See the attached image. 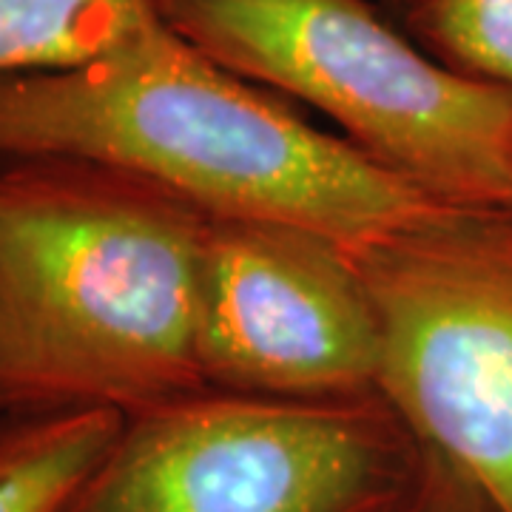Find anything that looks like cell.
Masks as SVG:
<instances>
[{"mask_svg":"<svg viewBox=\"0 0 512 512\" xmlns=\"http://www.w3.org/2000/svg\"><path fill=\"white\" fill-rule=\"evenodd\" d=\"M399 12L441 66L512 97V0H407Z\"/></svg>","mask_w":512,"mask_h":512,"instance_id":"cell-9","label":"cell"},{"mask_svg":"<svg viewBox=\"0 0 512 512\" xmlns=\"http://www.w3.org/2000/svg\"><path fill=\"white\" fill-rule=\"evenodd\" d=\"M160 26L163 0H0V77L72 69Z\"/></svg>","mask_w":512,"mask_h":512,"instance_id":"cell-8","label":"cell"},{"mask_svg":"<svg viewBox=\"0 0 512 512\" xmlns=\"http://www.w3.org/2000/svg\"><path fill=\"white\" fill-rule=\"evenodd\" d=\"M510 205H512V194H510Z\"/></svg>","mask_w":512,"mask_h":512,"instance_id":"cell-12","label":"cell"},{"mask_svg":"<svg viewBox=\"0 0 512 512\" xmlns=\"http://www.w3.org/2000/svg\"><path fill=\"white\" fill-rule=\"evenodd\" d=\"M382 333L345 245L279 222L211 220L200 370L211 390L291 399H379Z\"/></svg>","mask_w":512,"mask_h":512,"instance_id":"cell-6","label":"cell"},{"mask_svg":"<svg viewBox=\"0 0 512 512\" xmlns=\"http://www.w3.org/2000/svg\"><path fill=\"white\" fill-rule=\"evenodd\" d=\"M424 450V447H421ZM384 512H501L450 461L424 450L413 487Z\"/></svg>","mask_w":512,"mask_h":512,"instance_id":"cell-10","label":"cell"},{"mask_svg":"<svg viewBox=\"0 0 512 512\" xmlns=\"http://www.w3.org/2000/svg\"><path fill=\"white\" fill-rule=\"evenodd\" d=\"M424 450L382 399L197 390L128 416L66 512H384Z\"/></svg>","mask_w":512,"mask_h":512,"instance_id":"cell-4","label":"cell"},{"mask_svg":"<svg viewBox=\"0 0 512 512\" xmlns=\"http://www.w3.org/2000/svg\"><path fill=\"white\" fill-rule=\"evenodd\" d=\"M126 424L114 410L0 416V512H66Z\"/></svg>","mask_w":512,"mask_h":512,"instance_id":"cell-7","label":"cell"},{"mask_svg":"<svg viewBox=\"0 0 512 512\" xmlns=\"http://www.w3.org/2000/svg\"><path fill=\"white\" fill-rule=\"evenodd\" d=\"M384 3H387V6H396V9H402L407 0H384Z\"/></svg>","mask_w":512,"mask_h":512,"instance_id":"cell-11","label":"cell"},{"mask_svg":"<svg viewBox=\"0 0 512 512\" xmlns=\"http://www.w3.org/2000/svg\"><path fill=\"white\" fill-rule=\"evenodd\" d=\"M350 254L379 316V399L512 512V205L436 202Z\"/></svg>","mask_w":512,"mask_h":512,"instance_id":"cell-5","label":"cell"},{"mask_svg":"<svg viewBox=\"0 0 512 512\" xmlns=\"http://www.w3.org/2000/svg\"><path fill=\"white\" fill-rule=\"evenodd\" d=\"M211 220L106 165L0 163V416L114 410L205 390Z\"/></svg>","mask_w":512,"mask_h":512,"instance_id":"cell-1","label":"cell"},{"mask_svg":"<svg viewBox=\"0 0 512 512\" xmlns=\"http://www.w3.org/2000/svg\"><path fill=\"white\" fill-rule=\"evenodd\" d=\"M163 20L436 202L510 205L512 97L441 66L370 0H163Z\"/></svg>","mask_w":512,"mask_h":512,"instance_id":"cell-3","label":"cell"},{"mask_svg":"<svg viewBox=\"0 0 512 512\" xmlns=\"http://www.w3.org/2000/svg\"><path fill=\"white\" fill-rule=\"evenodd\" d=\"M26 157L106 165L208 220L293 225L348 251L436 205L168 23L72 69L0 77V163Z\"/></svg>","mask_w":512,"mask_h":512,"instance_id":"cell-2","label":"cell"}]
</instances>
